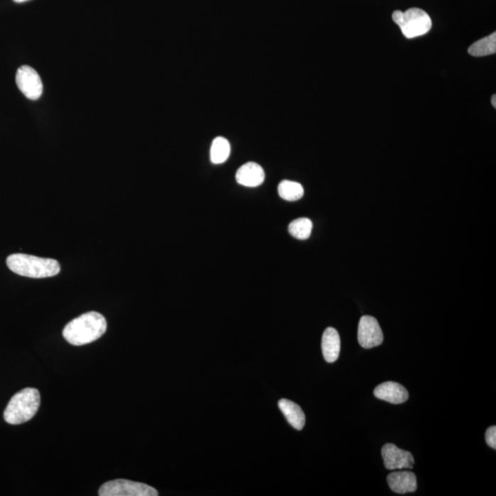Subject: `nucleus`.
<instances>
[{
    "label": "nucleus",
    "mask_w": 496,
    "mask_h": 496,
    "mask_svg": "<svg viewBox=\"0 0 496 496\" xmlns=\"http://www.w3.org/2000/svg\"><path fill=\"white\" fill-rule=\"evenodd\" d=\"M7 266L16 274L33 279L50 278L60 272V265L56 260L26 254L9 256Z\"/></svg>",
    "instance_id": "f03ea898"
},
{
    "label": "nucleus",
    "mask_w": 496,
    "mask_h": 496,
    "mask_svg": "<svg viewBox=\"0 0 496 496\" xmlns=\"http://www.w3.org/2000/svg\"><path fill=\"white\" fill-rule=\"evenodd\" d=\"M100 496H158V492L146 483L118 479L107 482L99 490Z\"/></svg>",
    "instance_id": "39448f33"
},
{
    "label": "nucleus",
    "mask_w": 496,
    "mask_h": 496,
    "mask_svg": "<svg viewBox=\"0 0 496 496\" xmlns=\"http://www.w3.org/2000/svg\"><path fill=\"white\" fill-rule=\"evenodd\" d=\"M468 52L474 58L494 55L496 53V33H492L489 36L477 41L469 47Z\"/></svg>",
    "instance_id": "4468645a"
},
{
    "label": "nucleus",
    "mask_w": 496,
    "mask_h": 496,
    "mask_svg": "<svg viewBox=\"0 0 496 496\" xmlns=\"http://www.w3.org/2000/svg\"><path fill=\"white\" fill-rule=\"evenodd\" d=\"M357 340L361 347L370 348L379 346L384 342V333L374 317H361L357 329Z\"/></svg>",
    "instance_id": "0eeeda50"
},
{
    "label": "nucleus",
    "mask_w": 496,
    "mask_h": 496,
    "mask_svg": "<svg viewBox=\"0 0 496 496\" xmlns=\"http://www.w3.org/2000/svg\"><path fill=\"white\" fill-rule=\"evenodd\" d=\"M231 153L230 143L224 137H216L212 144L211 160L213 164H222L228 159Z\"/></svg>",
    "instance_id": "dca6fc26"
},
{
    "label": "nucleus",
    "mask_w": 496,
    "mask_h": 496,
    "mask_svg": "<svg viewBox=\"0 0 496 496\" xmlns=\"http://www.w3.org/2000/svg\"><path fill=\"white\" fill-rule=\"evenodd\" d=\"M486 443L495 450L496 448V428L495 426H490L485 432Z\"/></svg>",
    "instance_id": "a211bd4d"
},
{
    "label": "nucleus",
    "mask_w": 496,
    "mask_h": 496,
    "mask_svg": "<svg viewBox=\"0 0 496 496\" xmlns=\"http://www.w3.org/2000/svg\"><path fill=\"white\" fill-rule=\"evenodd\" d=\"M323 357L329 363L337 361L340 353V337L335 328H328L323 332L322 338Z\"/></svg>",
    "instance_id": "f8f14e48"
},
{
    "label": "nucleus",
    "mask_w": 496,
    "mask_h": 496,
    "mask_svg": "<svg viewBox=\"0 0 496 496\" xmlns=\"http://www.w3.org/2000/svg\"><path fill=\"white\" fill-rule=\"evenodd\" d=\"M105 317L97 312H90L69 322L63 337L73 346H84L102 338L107 331Z\"/></svg>",
    "instance_id": "f257e3e1"
},
{
    "label": "nucleus",
    "mask_w": 496,
    "mask_h": 496,
    "mask_svg": "<svg viewBox=\"0 0 496 496\" xmlns=\"http://www.w3.org/2000/svg\"><path fill=\"white\" fill-rule=\"evenodd\" d=\"M387 482L390 488L397 494L414 492L417 489L416 476L412 472H394L389 474Z\"/></svg>",
    "instance_id": "9b49d317"
},
{
    "label": "nucleus",
    "mask_w": 496,
    "mask_h": 496,
    "mask_svg": "<svg viewBox=\"0 0 496 496\" xmlns=\"http://www.w3.org/2000/svg\"><path fill=\"white\" fill-rule=\"evenodd\" d=\"M265 180V172L257 163H247L238 169L237 181L244 187H259Z\"/></svg>",
    "instance_id": "9d476101"
},
{
    "label": "nucleus",
    "mask_w": 496,
    "mask_h": 496,
    "mask_svg": "<svg viewBox=\"0 0 496 496\" xmlns=\"http://www.w3.org/2000/svg\"><path fill=\"white\" fill-rule=\"evenodd\" d=\"M279 407L293 428L297 430L303 428L304 425H306V416L297 404L287 400V399H281L279 401Z\"/></svg>",
    "instance_id": "ddd939ff"
},
{
    "label": "nucleus",
    "mask_w": 496,
    "mask_h": 496,
    "mask_svg": "<svg viewBox=\"0 0 496 496\" xmlns=\"http://www.w3.org/2000/svg\"><path fill=\"white\" fill-rule=\"evenodd\" d=\"M14 1L17 2V3H23L25 1H28V0H14Z\"/></svg>",
    "instance_id": "aec40b11"
},
{
    "label": "nucleus",
    "mask_w": 496,
    "mask_h": 496,
    "mask_svg": "<svg viewBox=\"0 0 496 496\" xmlns=\"http://www.w3.org/2000/svg\"><path fill=\"white\" fill-rule=\"evenodd\" d=\"M278 193L282 199L288 202H296L303 198L304 190L298 182L284 180L279 185Z\"/></svg>",
    "instance_id": "2eb2a0df"
},
{
    "label": "nucleus",
    "mask_w": 496,
    "mask_h": 496,
    "mask_svg": "<svg viewBox=\"0 0 496 496\" xmlns=\"http://www.w3.org/2000/svg\"><path fill=\"white\" fill-rule=\"evenodd\" d=\"M312 230L313 222L308 218L296 219L289 225V233L299 240L308 239Z\"/></svg>",
    "instance_id": "f3484780"
},
{
    "label": "nucleus",
    "mask_w": 496,
    "mask_h": 496,
    "mask_svg": "<svg viewBox=\"0 0 496 496\" xmlns=\"http://www.w3.org/2000/svg\"><path fill=\"white\" fill-rule=\"evenodd\" d=\"M16 83L18 90L26 98L37 100L43 95V82L39 74L29 65H23L18 69Z\"/></svg>",
    "instance_id": "423d86ee"
},
{
    "label": "nucleus",
    "mask_w": 496,
    "mask_h": 496,
    "mask_svg": "<svg viewBox=\"0 0 496 496\" xmlns=\"http://www.w3.org/2000/svg\"><path fill=\"white\" fill-rule=\"evenodd\" d=\"M392 20L407 39L425 36L432 28L431 18L421 9H409L404 12L395 11L392 14Z\"/></svg>",
    "instance_id": "20e7f679"
},
{
    "label": "nucleus",
    "mask_w": 496,
    "mask_h": 496,
    "mask_svg": "<svg viewBox=\"0 0 496 496\" xmlns=\"http://www.w3.org/2000/svg\"><path fill=\"white\" fill-rule=\"evenodd\" d=\"M40 404L39 391L34 388H25L9 401L4 411L5 421L11 425H21L30 421L39 410Z\"/></svg>",
    "instance_id": "7ed1b4c3"
},
{
    "label": "nucleus",
    "mask_w": 496,
    "mask_h": 496,
    "mask_svg": "<svg viewBox=\"0 0 496 496\" xmlns=\"http://www.w3.org/2000/svg\"><path fill=\"white\" fill-rule=\"evenodd\" d=\"M375 397L394 404L404 403L409 398L406 388L394 382H386L374 389Z\"/></svg>",
    "instance_id": "1a4fd4ad"
},
{
    "label": "nucleus",
    "mask_w": 496,
    "mask_h": 496,
    "mask_svg": "<svg viewBox=\"0 0 496 496\" xmlns=\"http://www.w3.org/2000/svg\"><path fill=\"white\" fill-rule=\"evenodd\" d=\"M382 456L386 469H413L414 460L412 453L401 450L397 446L391 443L384 445L382 448Z\"/></svg>",
    "instance_id": "6e6552de"
},
{
    "label": "nucleus",
    "mask_w": 496,
    "mask_h": 496,
    "mask_svg": "<svg viewBox=\"0 0 496 496\" xmlns=\"http://www.w3.org/2000/svg\"><path fill=\"white\" fill-rule=\"evenodd\" d=\"M491 102L492 107H494L495 109H496V95H492V99H491Z\"/></svg>",
    "instance_id": "6ab92c4d"
}]
</instances>
